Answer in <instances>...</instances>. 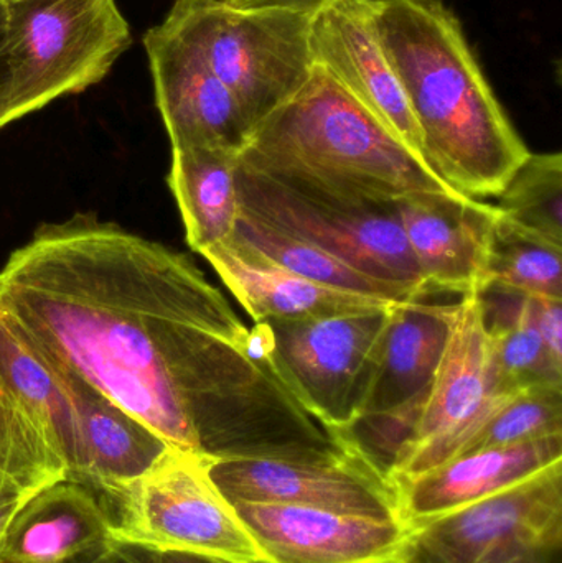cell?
Wrapping results in <instances>:
<instances>
[{
  "label": "cell",
  "instance_id": "484cf974",
  "mask_svg": "<svg viewBox=\"0 0 562 563\" xmlns=\"http://www.w3.org/2000/svg\"><path fill=\"white\" fill-rule=\"evenodd\" d=\"M497 198L502 214L562 246L561 152H530Z\"/></svg>",
  "mask_w": 562,
  "mask_h": 563
},
{
  "label": "cell",
  "instance_id": "2e32d148",
  "mask_svg": "<svg viewBox=\"0 0 562 563\" xmlns=\"http://www.w3.org/2000/svg\"><path fill=\"white\" fill-rule=\"evenodd\" d=\"M395 211L429 295L484 288L495 205L458 191H429L399 198Z\"/></svg>",
  "mask_w": 562,
  "mask_h": 563
},
{
  "label": "cell",
  "instance_id": "277c9868",
  "mask_svg": "<svg viewBox=\"0 0 562 563\" xmlns=\"http://www.w3.org/2000/svg\"><path fill=\"white\" fill-rule=\"evenodd\" d=\"M236 96L253 129L304 88L313 68L312 16L175 0L161 23Z\"/></svg>",
  "mask_w": 562,
  "mask_h": 563
},
{
  "label": "cell",
  "instance_id": "4dcf8cb0",
  "mask_svg": "<svg viewBox=\"0 0 562 563\" xmlns=\"http://www.w3.org/2000/svg\"><path fill=\"white\" fill-rule=\"evenodd\" d=\"M141 549L142 555H144L145 562L147 563H273L266 561V559H260V561L251 562H233L224 561V559L208 558V555L187 554V552H164V551H152V549Z\"/></svg>",
  "mask_w": 562,
  "mask_h": 563
},
{
  "label": "cell",
  "instance_id": "7a4b0ae2",
  "mask_svg": "<svg viewBox=\"0 0 562 563\" xmlns=\"http://www.w3.org/2000/svg\"><path fill=\"white\" fill-rule=\"evenodd\" d=\"M421 131L426 165L465 197L497 198L530 155L442 0H370Z\"/></svg>",
  "mask_w": 562,
  "mask_h": 563
},
{
  "label": "cell",
  "instance_id": "d6a6232c",
  "mask_svg": "<svg viewBox=\"0 0 562 563\" xmlns=\"http://www.w3.org/2000/svg\"><path fill=\"white\" fill-rule=\"evenodd\" d=\"M30 495H26L15 482L9 478L5 473L0 472V508L2 506L16 505L25 501Z\"/></svg>",
  "mask_w": 562,
  "mask_h": 563
},
{
  "label": "cell",
  "instance_id": "3957f363",
  "mask_svg": "<svg viewBox=\"0 0 562 563\" xmlns=\"http://www.w3.org/2000/svg\"><path fill=\"white\" fill-rule=\"evenodd\" d=\"M238 164L297 190L363 203L455 191L322 66L251 132Z\"/></svg>",
  "mask_w": 562,
  "mask_h": 563
},
{
  "label": "cell",
  "instance_id": "ffe728a7",
  "mask_svg": "<svg viewBox=\"0 0 562 563\" xmlns=\"http://www.w3.org/2000/svg\"><path fill=\"white\" fill-rule=\"evenodd\" d=\"M201 256L210 263L254 323L342 317L396 305V301L304 279L267 263L234 240L210 247Z\"/></svg>",
  "mask_w": 562,
  "mask_h": 563
},
{
  "label": "cell",
  "instance_id": "4316f807",
  "mask_svg": "<svg viewBox=\"0 0 562 563\" xmlns=\"http://www.w3.org/2000/svg\"><path fill=\"white\" fill-rule=\"evenodd\" d=\"M553 435H562V386L531 387L498 402L458 455Z\"/></svg>",
  "mask_w": 562,
  "mask_h": 563
},
{
  "label": "cell",
  "instance_id": "d6986e66",
  "mask_svg": "<svg viewBox=\"0 0 562 563\" xmlns=\"http://www.w3.org/2000/svg\"><path fill=\"white\" fill-rule=\"evenodd\" d=\"M114 542L111 521L92 489L59 479L13 511L0 563H89Z\"/></svg>",
  "mask_w": 562,
  "mask_h": 563
},
{
  "label": "cell",
  "instance_id": "5bb4252c",
  "mask_svg": "<svg viewBox=\"0 0 562 563\" xmlns=\"http://www.w3.org/2000/svg\"><path fill=\"white\" fill-rule=\"evenodd\" d=\"M273 563H375L401 558L408 526L309 506L231 503Z\"/></svg>",
  "mask_w": 562,
  "mask_h": 563
},
{
  "label": "cell",
  "instance_id": "9c48e42d",
  "mask_svg": "<svg viewBox=\"0 0 562 563\" xmlns=\"http://www.w3.org/2000/svg\"><path fill=\"white\" fill-rule=\"evenodd\" d=\"M75 407L62 379L0 307V472L26 495L78 466Z\"/></svg>",
  "mask_w": 562,
  "mask_h": 563
},
{
  "label": "cell",
  "instance_id": "ac0fdd59",
  "mask_svg": "<svg viewBox=\"0 0 562 563\" xmlns=\"http://www.w3.org/2000/svg\"><path fill=\"white\" fill-rule=\"evenodd\" d=\"M558 463H562V435L461 453L393 485L401 521L411 526L441 518L507 492Z\"/></svg>",
  "mask_w": 562,
  "mask_h": 563
},
{
  "label": "cell",
  "instance_id": "4fadbf2b",
  "mask_svg": "<svg viewBox=\"0 0 562 563\" xmlns=\"http://www.w3.org/2000/svg\"><path fill=\"white\" fill-rule=\"evenodd\" d=\"M310 43L317 65L426 164L421 131L376 32L370 0H337L320 10Z\"/></svg>",
  "mask_w": 562,
  "mask_h": 563
},
{
  "label": "cell",
  "instance_id": "30bf717a",
  "mask_svg": "<svg viewBox=\"0 0 562 563\" xmlns=\"http://www.w3.org/2000/svg\"><path fill=\"white\" fill-rule=\"evenodd\" d=\"M393 307L317 320L260 321L277 376L335 439L359 417L373 351Z\"/></svg>",
  "mask_w": 562,
  "mask_h": 563
},
{
  "label": "cell",
  "instance_id": "ba28073f",
  "mask_svg": "<svg viewBox=\"0 0 562 563\" xmlns=\"http://www.w3.org/2000/svg\"><path fill=\"white\" fill-rule=\"evenodd\" d=\"M405 563H562V463L441 518L408 526Z\"/></svg>",
  "mask_w": 562,
  "mask_h": 563
},
{
  "label": "cell",
  "instance_id": "52a82bcc",
  "mask_svg": "<svg viewBox=\"0 0 562 563\" xmlns=\"http://www.w3.org/2000/svg\"><path fill=\"white\" fill-rule=\"evenodd\" d=\"M240 214L326 251L375 279L429 295L395 203L340 200L287 187L238 164Z\"/></svg>",
  "mask_w": 562,
  "mask_h": 563
},
{
  "label": "cell",
  "instance_id": "836d02e7",
  "mask_svg": "<svg viewBox=\"0 0 562 563\" xmlns=\"http://www.w3.org/2000/svg\"><path fill=\"white\" fill-rule=\"evenodd\" d=\"M22 503H16V505L2 506V508H0V538H2L3 531H5L10 518H12L13 511H15V509L19 508Z\"/></svg>",
  "mask_w": 562,
  "mask_h": 563
},
{
  "label": "cell",
  "instance_id": "e0dca14e",
  "mask_svg": "<svg viewBox=\"0 0 562 563\" xmlns=\"http://www.w3.org/2000/svg\"><path fill=\"white\" fill-rule=\"evenodd\" d=\"M429 297L396 303L389 311L356 419L421 413L448 347L455 305L431 303Z\"/></svg>",
  "mask_w": 562,
  "mask_h": 563
},
{
  "label": "cell",
  "instance_id": "cb8c5ba5",
  "mask_svg": "<svg viewBox=\"0 0 562 563\" xmlns=\"http://www.w3.org/2000/svg\"><path fill=\"white\" fill-rule=\"evenodd\" d=\"M231 240L243 244L244 247L253 251L267 263L276 264L277 267H283L304 279L317 282L327 287L383 298V300L396 301V303L425 297V294H419L411 288L366 276L319 247L277 233V231L256 223L250 218L241 217V214Z\"/></svg>",
  "mask_w": 562,
  "mask_h": 563
},
{
  "label": "cell",
  "instance_id": "7402d4cb",
  "mask_svg": "<svg viewBox=\"0 0 562 563\" xmlns=\"http://www.w3.org/2000/svg\"><path fill=\"white\" fill-rule=\"evenodd\" d=\"M238 154L221 148H172L168 187L177 200L188 246L201 254L227 243L240 221Z\"/></svg>",
  "mask_w": 562,
  "mask_h": 563
},
{
  "label": "cell",
  "instance_id": "5b68a950",
  "mask_svg": "<svg viewBox=\"0 0 562 563\" xmlns=\"http://www.w3.org/2000/svg\"><path fill=\"white\" fill-rule=\"evenodd\" d=\"M12 119L101 81L131 46L115 0H5Z\"/></svg>",
  "mask_w": 562,
  "mask_h": 563
},
{
  "label": "cell",
  "instance_id": "8992f818",
  "mask_svg": "<svg viewBox=\"0 0 562 563\" xmlns=\"http://www.w3.org/2000/svg\"><path fill=\"white\" fill-rule=\"evenodd\" d=\"M99 501L115 542L233 562L264 559L203 456L170 446L148 472Z\"/></svg>",
  "mask_w": 562,
  "mask_h": 563
},
{
  "label": "cell",
  "instance_id": "1f68e13d",
  "mask_svg": "<svg viewBox=\"0 0 562 563\" xmlns=\"http://www.w3.org/2000/svg\"><path fill=\"white\" fill-rule=\"evenodd\" d=\"M89 563H147L137 545L112 542L101 555Z\"/></svg>",
  "mask_w": 562,
  "mask_h": 563
},
{
  "label": "cell",
  "instance_id": "f1b7e54d",
  "mask_svg": "<svg viewBox=\"0 0 562 563\" xmlns=\"http://www.w3.org/2000/svg\"><path fill=\"white\" fill-rule=\"evenodd\" d=\"M13 71L10 59L9 36H7L5 0H0V129L13 122L12 119Z\"/></svg>",
  "mask_w": 562,
  "mask_h": 563
},
{
  "label": "cell",
  "instance_id": "83f0119b",
  "mask_svg": "<svg viewBox=\"0 0 562 563\" xmlns=\"http://www.w3.org/2000/svg\"><path fill=\"white\" fill-rule=\"evenodd\" d=\"M531 310L551 360L562 367V300L531 297Z\"/></svg>",
  "mask_w": 562,
  "mask_h": 563
},
{
  "label": "cell",
  "instance_id": "d4e9b609",
  "mask_svg": "<svg viewBox=\"0 0 562 563\" xmlns=\"http://www.w3.org/2000/svg\"><path fill=\"white\" fill-rule=\"evenodd\" d=\"M562 300V246L498 211L488 244L484 288ZM482 288V290H484Z\"/></svg>",
  "mask_w": 562,
  "mask_h": 563
},
{
  "label": "cell",
  "instance_id": "9a60e30c",
  "mask_svg": "<svg viewBox=\"0 0 562 563\" xmlns=\"http://www.w3.org/2000/svg\"><path fill=\"white\" fill-rule=\"evenodd\" d=\"M155 102L172 148L207 147L240 154L253 125L236 96L162 25L144 35Z\"/></svg>",
  "mask_w": 562,
  "mask_h": 563
},
{
  "label": "cell",
  "instance_id": "7c38bea8",
  "mask_svg": "<svg viewBox=\"0 0 562 563\" xmlns=\"http://www.w3.org/2000/svg\"><path fill=\"white\" fill-rule=\"evenodd\" d=\"M207 468L230 503L309 506L401 521L395 486L352 453L327 459L207 460Z\"/></svg>",
  "mask_w": 562,
  "mask_h": 563
},
{
  "label": "cell",
  "instance_id": "6da1fadb",
  "mask_svg": "<svg viewBox=\"0 0 562 563\" xmlns=\"http://www.w3.org/2000/svg\"><path fill=\"white\" fill-rule=\"evenodd\" d=\"M0 307L56 369L207 460L346 453L284 386L197 264L114 223L43 224L0 271Z\"/></svg>",
  "mask_w": 562,
  "mask_h": 563
},
{
  "label": "cell",
  "instance_id": "603a6c76",
  "mask_svg": "<svg viewBox=\"0 0 562 563\" xmlns=\"http://www.w3.org/2000/svg\"><path fill=\"white\" fill-rule=\"evenodd\" d=\"M497 396L537 386H562V367L551 360L535 324L531 297L488 285L478 291Z\"/></svg>",
  "mask_w": 562,
  "mask_h": 563
},
{
  "label": "cell",
  "instance_id": "8fae6325",
  "mask_svg": "<svg viewBox=\"0 0 562 563\" xmlns=\"http://www.w3.org/2000/svg\"><path fill=\"white\" fill-rule=\"evenodd\" d=\"M505 397L497 396L492 384L491 351L478 291L461 295L454 305L441 366L389 483L395 485L454 459Z\"/></svg>",
  "mask_w": 562,
  "mask_h": 563
},
{
  "label": "cell",
  "instance_id": "44dd1931",
  "mask_svg": "<svg viewBox=\"0 0 562 563\" xmlns=\"http://www.w3.org/2000/svg\"><path fill=\"white\" fill-rule=\"evenodd\" d=\"M53 369L71 399L78 422V466L69 482L85 485L102 498L144 475L170 449L154 430L95 387L66 371Z\"/></svg>",
  "mask_w": 562,
  "mask_h": 563
},
{
  "label": "cell",
  "instance_id": "e575fe53",
  "mask_svg": "<svg viewBox=\"0 0 562 563\" xmlns=\"http://www.w3.org/2000/svg\"><path fill=\"white\" fill-rule=\"evenodd\" d=\"M375 563H405L401 561V559H392V561H383V562H375Z\"/></svg>",
  "mask_w": 562,
  "mask_h": 563
},
{
  "label": "cell",
  "instance_id": "f546056e",
  "mask_svg": "<svg viewBox=\"0 0 562 563\" xmlns=\"http://www.w3.org/2000/svg\"><path fill=\"white\" fill-rule=\"evenodd\" d=\"M238 9H279L313 16L337 0H224Z\"/></svg>",
  "mask_w": 562,
  "mask_h": 563
}]
</instances>
